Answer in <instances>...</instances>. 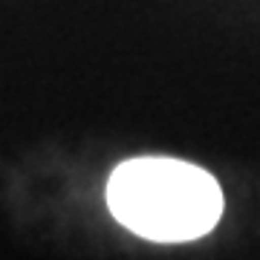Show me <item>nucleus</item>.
I'll return each instance as SVG.
<instances>
[{"instance_id": "f257e3e1", "label": "nucleus", "mask_w": 260, "mask_h": 260, "mask_svg": "<svg viewBox=\"0 0 260 260\" xmlns=\"http://www.w3.org/2000/svg\"><path fill=\"white\" fill-rule=\"evenodd\" d=\"M107 208L124 229L153 243H188L223 217V191L203 168L168 156L121 162L107 179Z\"/></svg>"}]
</instances>
